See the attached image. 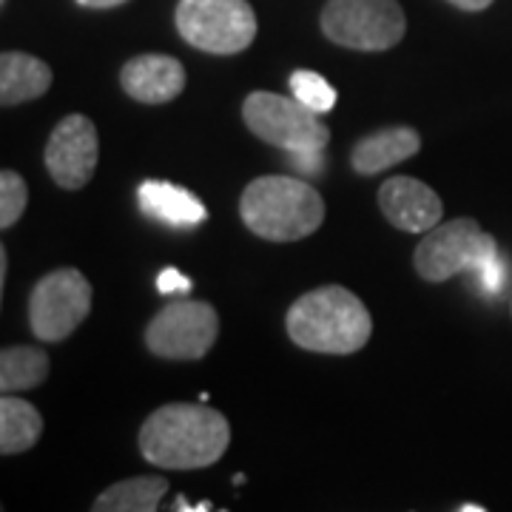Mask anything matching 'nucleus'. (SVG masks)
Listing matches in <instances>:
<instances>
[{"instance_id": "25", "label": "nucleus", "mask_w": 512, "mask_h": 512, "mask_svg": "<svg viewBox=\"0 0 512 512\" xmlns=\"http://www.w3.org/2000/svg\"><path fill=\"white\" fill-rule=\"evenodd\" d=\"M80 6H89V9H114V6H120V3H126V0H77Z\"/></svg>"}, {"instance_id": "10", "label": "nucleus", "mask_w": 512, "mask_h": 512, "mask_svg": "<svg viewBox=\"0 0 512 512\" xmlns=\"http://www.w3.org/2000/svg\"><path fill=\"white\" fill-rule=\"evenodd\" d=\"M43 160H46L49 177L60 188L77 191L89 185L100 160V140H97V128L92 120L83 114L63 117L46 143Z\"/></svg>"}, {"instance_id": "20", "label": "nucleus", "mask_w": 512, "mask_h": 512, "mask_svg": "<svg viewBox=\"0 0 512 512\" xmlns=\"http://www.w3.org/2000/svg\"><path fill=\"white\" fill-rule=\"evenodd\" d=\"M26 205H29V185L18 171L6 168L0 174V225L12 228L23 217Z\"/></svg>"}, {"instance_id": "17", "label": "nucleus", "mask_w": 512, "mask_h": 512, "mask_svg": "<svg viewBox=\"0 0 512 512\" xmlns=\"http://www.w3.org/2000/svg\"><path fill=\"white\" fill-rule=\"evenodd\" d=\"M165 493L168 481L163 476L123 478L97 495L92 512H157Z\"/></svg>"}, {"instance_id": "14", "label": "nucleus", "mask_w": 512, "mask_h": 512, "mask_svg": "<svg viewBox=\"0 0 512 512\" xmlns=\"http://www.w3.org/2000/svg\"><path fill=\"white\" fill-rule=\"evenodd\" d=\"M52 89V69L26 55V52H3L0 55V103L6 109L37 100Z\"/></svg>"}, {"instance_id": "6", "label": "nucleus", "mask_w": 512, "mask_h": 512, "mask_svg": "<svg viewBox=\"0 0 512 512\" xmlns=\"http://www.w3.org/2000/svg\"><path fill=\"white\" fill-rule=\"evenodd\" d=\"M177 32L208 55L245 52L256 37V15L248 0H180Z\"/></svg>"}, {"instance_id": "4", "label": "nucleus", "mask_w": 512, "mask_h": 512, "mask_svg": "<svg viewBox=\"0 0 512 512\" xmlns=\"http://www.w3.org/2000/svg\"><path fill=\"white\" fill-rule=\"evenodd\" d=\"M242 120L262 143L291 154H322L330 143V128L296 97L251 92L242 103Z\"/></svg>"}, {"instance_id": "22", "label": "nucleus", "mask_w": 512, "mask_h": 512, "mask_svg": "<svg viewBox=\"0 0 512 512\" xmlns=\"http://www.w3.org/2000/svg\"><path fill=\"white\" fill-rule=\"evenodd\" d=\"M157 291L160 293H188L191 291V279L180 274L177 268H165L163 274L157 276Z\"/></svg>"}, {"instance_id": "19", "label": "nucleus", "mask_w": 512, "mask_h": 512, "mask_svg": "<svg viewBox=\"0 0 512 512\" xmlns=\"http://www.w3.org/2000/svg\"><path fill=\"white\" fill-rule=\"evenodd\" d=\"M291 92L299 103H305V106L316 111V114H328V111L336 106V89L330 86L322 74L316 72H305V69L293 72Z\"/></svg>"}, {"instance_id": "23", "label": "nucleus", "mask_w": 512, "mask_h": 512, "mask_svg": "<svg viewBox=\"0 0 512 512\" xmlns=\"http://www.w3.org/2000/svg\"><path fill=\"white\" fill-rule=\"evenodd\" d=\"M174 512H211V504L208 501H202L197 507H191L188 501H185V495H177V501H174Z\"/></svg>"}, {"instance_id": "3", "label": "nucleus", "mask_w": 512, "mask_h": 512, "mask_svg": "<svg viewBox=\"0 0 512 512\" xmlns=\"http://www.w3.org/2000/svg\"><path fill=\"white\" fill-rule=\"evenodd\" d=\"M242 222L268 242H296L311 237L325 222L319 191L293 177H259L242 191Z\"/></svg>"}, {"instance_id": "27", "label": "nucleus", "mask_w": 512, "mask_h": 512, "mask_svg": "<svg viewBox=\"0 0 512 512\" xmlns=\"http://www.w3.org/2000/svg\"><path fill=\"white\" fill-rule=\"evenodd\" d=\"M461 512H484L481 507H476V504H467V507H461Z\"/></svg>"}, {"instance_id": "18", "label": "nucleus", "mask_w": 512, "mask_h": 512, "mask_svg": "<svg viewBox=\"0 0 512 512\" xmlns=\"http://www.w3.org/2000/svg\"><path fill=\"white\" fill-rule=\"evenodd\" d=\"M49 353L40 348H3L0 353V390L3 393H20V390H32L37 384L46 382L49 376Z\"/></svg>"}, {"instance_id": "8", "label": "nucleus", "mask_w": 512, "mask_h": 512, "mask_svg": "<svg viewBox=\"0 0 512 512\" xmlns=\"http://www.w3.org/2000/svg\"><path fill=\"white\" fill-rule=\"evenodd\" d=\"M220 336V316L197 299L168 302L146 328V345L154 356L171 362H197L214 348Z\"/></svg>"}, {"instance_id": "1", "label": "nucleus", "mask_w": 512, "mask_h": 512, "mask_svg": "<svg viewBox=\"0 0 512 512\" xmlns=\"http://www.w3.org/2000/svg\"><path fill=\"white\" fill-rule=\"evenodd\" d=\"M228 444L231 424L205 404H163L140 427V453L163 470H205L225 456Z\"/></svg>"}, {"instance_id": "2", "label": "nucleus", "mask_w": 512, "mask_h": 512, "mask_svg": "<svg viewBox=\"0 0 512 512\" xmlns=\"http://www.w3.org/2000/svg\"><path fill=\"white\" fill-rule=\"evenodd\" d=\"M285 328L302 350L348 356L365 348L373 319L356 293L342 285H325L293 302Z\"/></svg>"}, {"instance_id": "13", "label": "nucleus", "mask_w": 512, "mask_h": 512, "mask_svg": "<svg viewBox=\"0 0 512 512\" xmlns=\"http://www.w3.org/2000/svg\"><path fill=\"white\" fill-rule=\"evenodd\" d=\"M421 134L410 126H390L362 137L353 151H350V165L356 174L362 177H373L382 174L390 165L404 163L413 154H419Z\"/></svg>"}, {"instance_id": "26", "label": "nucleus", "mask_w": 512, "mask_h": 512, "mask_svg": "<svg viewBox=\"0 0 512 512\" xmlns=\"http://www.w3.org/2000/svg\"><path fill=\"white\" fill-rule=\"evenodd\" d=\"M6 268H9V256H6V248H0V285L6 282Z\"/></svg>"}, {"instance_id": "9", "label": "nucleus", "mask_w": 512, "mask_h": 512, "mask_svg": "<svg viewBox=\"0 0 512 512\" xmlns=\"http://www.w3.org/2000/svg\"><path fill=\"white\" fill-rule=\"evenodd\" d=\"M92 311V285L77 268L46 274L29 299V328L40 342L69 339Z\"/></svg>"}, {"instance_id": "24", "label": "nucleus", "mask_w": 512, "mask_h": 512, "mask_svg": "<svg viewBox=\"0 0 512 512\" xmlns=\"http://www.w3.org/2000/svg\"><path fill=\"white\" fill-rule=\"evenodd\" d=\"M453 6H458V9H464V12H481V9H487L493 0H450Z\"/></svg>"}, {"instance_id": "12", "label": "nucleus", "mask_w": 512, "mask_h": 512, "mask_svg": "<svg viewBox=\"0 0 512 512\" xmlns=\"http://www.w3.org/2000/svg\"><path fill=\"white\" fill-rule=\"evenodd\" d=\"M120 86L137 103H146V106L171 103L185 89V66L177 57L137 55L123 66Z\"/></svg>"}, {"instance_id": "15", "label": "nucleus", "mask_w": 512, "mask_h": 512, "mask_svg": "<svg viewBox=\"0 0 512 512\" xmlns=\"http://www.w3.org/2000/svg\"><path fill=\"white\" fill-rule=\"evenodd\" d=\"M140 205L151 217L168 222V225H180V228L205 220V205L180 185L148 180L140 185Z\"/></svg>"}, {"instance_id": "7", "label": "nucleus", "mask_w": 512, "mask_h": 512, "mask_svg": "<svg viewBox=\"0 0 512 512\" xmlns=\"http://www.w3.org/2000/svg\"><path fill=\"white\" fill-rule=\"evenodd\" d=\"M495 256H498L495 239L476 220L458 217L427 231V237L416 248L413 265L421 279L447 282L464 271L476 274L481 265L493 262Z\"/></svg>"}, {"instance_id": "11", "label": "nucleus", "mask_w": 512, "mask_h": 512, "mask_svg": "<svg viewBox=\"0 0 512 512\" xmlns=\"http://www.w3.org/2000/svg\"><path fill=\"white\" fill-rule=\"evenodd\" d=\"M379 205L387 222L404 234H427L439 225L444 214L439 194L413 177H393L382 183Z\"/></svg>"}, {"instance_id": "5", "label": "nucleus", "mask_w": 512, "mask_h": 512, "mask_svg": "<svg viewBox=\"0 0 512 512\" xmlns=\"http://www.w3.org/2000/svg\"><path fill=\"white\" fill-rule=\"evenodd\" d=\"M322 32L336 46L356 52H387L399 46L407 18L399 0H328Z\"/></svg>"}, {"instance_id": "21", "label": "nucleus", "mask_w": 512, "mask_h": 512, "mask_svg": "<svg viewBox=\"0 0 512 512\" xmlns=\"http://www.w3.org/2000/svg\"><path fill=\"white\" fill-rule=\"evenodd\" d=\"M504 274H507V265H504V259H501V256H495L493 262L481 265V268L476 271L478 282H481V291H487V293L501 291V285H504Z\"/></svg>"}, {"instance_id": "16", "label": "nucleus", "mask_w": 512, "mask_h": 512, "mask_svg": "<svg viewBox=\"0 0 512 512\" xmlns=\"http://www.w3.org/2000/svg\"><path fill=\"white\" fill-rule=\"evenodd\" d=\"M43 436V416L35 404L18 399L15 393H3L0 399V453L18 456L32 450Z\"/></svg>"}, {"instance_id": "28", "label": "nucleus", "mask_w": 512, "mask_h": 512, "mask_svg": "<svg viewBox=\"0 0 512 512\" xmlns=\"http://www.w3.org/2000/svg\"><path fill=\"white\" fill-rule=\"evenodd\" d=\"M510 313H512V305H510Z\"/></svg>"}]
</instances>
